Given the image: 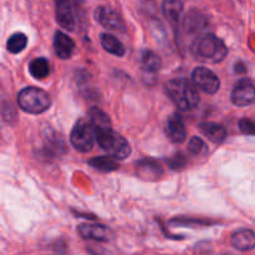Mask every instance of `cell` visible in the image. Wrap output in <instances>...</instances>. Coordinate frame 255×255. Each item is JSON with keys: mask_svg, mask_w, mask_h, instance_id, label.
Here are the masks:
<instances>
[{"mask_svg": "<svg viewBox=\"0 0 255 255\" xmlns=\"http://www.w3.org/2000/svg\"><path fill=\"white\" fill-rule=\"evenodd\" d=\"M72 1H74L76 5H81L82 2H84V0H72Z\"/></svg>", "mask_w": 255, "mask_h": 255, "instance_id": "cell-29", "label": "cell"}, {"mask_svg": "<svg viewBox=\"0 0 255 255\" xmlns=\"http://www.w3.org/2000/svg\"><path fill=\"white\" fill-rule=\"evenodd\" d=\"M89 121L91 122L92 127H94L95 133H96V132L109 131V129H112V124L109 115H106L104 111H101L100 109H96V107L90 111Z\"/></svg>", "mask_w": 255, "mask_h": 255, "instance_id": "cell-19", "label": "cell"}, {"mask_svg": "<svg viewBox=\"0 0 255 255\" xmlns=\"http://www.w3.org/2000/svg\"><path fill=\"white\" fill-rule=\"evenodd\" d=\"M137 174L146 181H156L163 176V168L154 159H142L137 163Z\"/></svg>", "mask_w": 255, "mask_h": 255, "instance_id": "cell-12", "label": "cell"}, {"mask_svg": "<svg viewBox=\"0 0 255 255\" xmlns=\"http://www.w3.org/2000/svg\"><path fill=\"white\" fill-rule=\"evenodd\" d=\"M184 30L189 34H194V32H201L204 27L207 26V19L202 12L192 10L186 15L183 21Z\"/></svg>", "mask_w": 255, "mask_h": 255, "instance_id": "cell-17", "label": "cell"}, {"mask_svg": "<svg viewBox=\"0 0 255 255\" xmlns=\"http://www.w3.org/2000/svg\"><path fill=\"white\" fill-rule=\"evenodd\" d=\"M29 71L35 79L42 80L45 77L49 76L50 74V65L49 61L44 57H37L30 61L29 64Z\"/></svg>", "mask_w": 255, "mask_h": 255, "instance_id": "cell-21", "label": "cell"}, {"mask_svg": "<svg viewBox=\"0 0 255 255\" xmlns=\"http://www.w3.org/2000/svg\"><path fill=\"white\" fill-rule=\"evenodd\" d=\"M95 138L97 139L100 147L115 159H125L131 154V147L128 142L114 129L96 132Z\"/></svg>", "mask_w": 255, "mask_h": 255, "instance_id": "cell-4", "label": "cell"}, {"mask_svg": "<svg viewBox=\"0 0 255 255\" xmlns=\"http://www.w3.org/2000/svg\"><path fill=\"white\" fill-rule=\"evenodd\" d=\"M161 59L153 51H146L142 57V80L147 86L157 84V76L161 69Z\"/></svg>", "mask_w": 255, "mask_h": 255, "instance_id": "cell-6", "label": "cell"}, {"mask_svg": "<svg viewBox=\"0 0 255 255\" xmlns=\"http://www.w3.org/2000/svg\"><path fill=\"white\" fill-rule=\"evenodd\" d=\"M89 164L100 172H114L120 168V164L111 156L94 157L92 159H90Z\"/></svg>", "mask_w": 255, "mask_h": 255, "instance_id": "cell-20", "label": "cell"}, {"mask_svg": "<svg viewBox=\"0 0 255 255\" xmlns=\"http://www.w3.org/2000/svg\"><path fill=\"white\" fill-rule=\"evenodd\" d=\"M95 17L104 27L120 32L126 31V24L122 16L111 7L99 6L95 11Z\"/></svg>", "mask_w": 255, "mask_h": 255, "instance_id": "cell-7", "label": "cell"}, {"mask_svg": "<svg viewBox=\"0 0 255 255\" xmlns=\"http://www.w3.org/2000/svg\"><path fill=\"white\" fill-rule=\"evenodd\" d=\"M17 105L27 114L39 115L51 106V99L46 91L37 87H26L17 95Z\"/></svg>", "mask_w": 255, "mask_h": 255, "instance_id": "cell-3", "label": "cell"}, {"mask_svg": "<svg viewBox=\"0 0 255 255\" xmlns=\"http://www.w3.org/2000/svg\"><path fill=\"white\" fill-rule=\"evenodd\" d=\"M232 102L236 106H249L255 102V82L243 79L232 91Z\"/></svg>", "mask_w": 255, "mask_h": 255, "instance_id": "cell-9", "label": "cell"}, {"mask_svg": "<svg viewBox=\"0 0 255 255\" xmlns=\"http://www.w3.org/2000/svg\"><path fill=\"white\" fill-rule=\"evenodd\" d=\"M71 143L79 152L91 151L95 143V131L89 120H79L71 131Z\"/></svg>", "mask_w": 255, "mask_h": 255, "instance_id": "cell-5", "label": "cell"}, {"mask_svg": "<svg viewBox=\"0 0 255 255\" xmlns=\"http://www.w3.org/2000/svg\"><path fill=\"white\" fill-rule=\"evenodd\" d=\"M247 71V67L246 65L242 64V62H238V64L236 65V72H238V74H244V72Z\"/></svg>", "mask_w": 255, "mask_h": 255, "instance_id": "cell-28", "label": "cell"}, {"mask_svg": "<svg viewBox=\"0 0 255 255\" xmlns=\"http://www.w3.org/2000/svg\"><path fill=\"white\" fill-rule=\"evenodd\" d=\"M231 243L238 251H252L255 248V233L249 229H242L232 236Z\"/></svg>", "mask_w": 255, "mask_h": 255, "instance_id": "cell-15", "label": "cell"}, {"mask_svg": "<svg viewBox=\"0 0 255 255\" xmlns=\"http://www.w3.org/2000/svg\"><path fill=\"white\" fill-rule=\"evenodd\" d=\"M77 232L81 236V238L87 241L96 242H111L115 238V232L111 228L102 224H80Z\"/></svg>", "mask_w": 255, "mask_h": 255, "instance_id": "cell-10", "label": "cell"}, {"mask_svg": "<svg viewBox=\"0 0 255 255\" xmlns=\"http://www.w3.org/2000/svg\"><path fill=\"white\" fill-rule=\"evenodd\" d=\"M27 45V37L26 35L22 34V32H15L14 35L9 37L6 42V49L7 51L11 52V54H17V52H21L22 50L26 47Z\"/></svg>", "mask_w": 255, "mask_h": 255, "instance_id": "cell-23", "label": "cell"}, {"mask_svg": "<svg viewBox=\"0 0 255 255\" xmlns=\"http://www.w3.org/2000/svg\"><path fill=\"white\" fill-rule=\"evenodd\" d=\"M192 55L201 61L221 62L228 54L226 44L213 34H202L191 46Z\"/></svg>", "mask_w": 255, "mask_h": 255, "instance_id": "cell-2", "label": "cell"}, {"mask_svg": "<svg viewBox=\"0 0 255 255\" xmlns=\"http://www.w3.org/2000/svg\"><path fill=\"white\" fill-rule=\"evenodd\" d=\"M56 1H59V0H55V2H56Z\"/></svg>", "mask_w": 255, "mask_h": 255, "instance_id": "cell-30", "label": "cell"}, {"mask_svg": "<svg viewBox=\"0 0 255 255\" xmlns=\"http://www.w3.org/2000/svg\"><path fill=\"white\" fill-rule=\"evenodd\" d=\"M167 163H168L169 168L173 169V171H181L186 167L187 159L182 153H176L171 158L167 159Z\"/></svg>", "mask_w": 255, "mask_h": 255, "instance_id": "cell-25", "label": "cell"}, {"mask_svg": "<svg viewBox=\"0 0 255 255\" xmlns=\"http://www.w3.org/2000/svg\"><path fill=\"white\" fill-rule=\"evenodd\" d=\"M188 151L189 153L193 154V156H199V154H203L207 152V146L204 143V141L199 137H192L191 141L188 142Z\"/></svg>", "mask_w": 255, "mask_h": 255, "instance_id": "cell-24", "label": "cell"}, {"mask_svg": "<svg viewBox=\"0 0 255 255\" xmlns=\"http://www.w3.org/2000/svg\"><path fill=\"white\" fill-rule=\"evenodd\" d=\"M227 255H228V254H227Z\"/></svg>", "mask_w": 255, "mask_h": 255, "instance_id": "cell-31", "label": "cell"}, {"mask_svg": "<svg viewBox=\"0 0 255 255\" xmlns=\"http://www.w3.org/2000/svg\"><path fill=\"white\" fill-rule=\"evenodd\" d=\"M54 49L57 56L62 60L70 59L75 50L74 40L61 31H56L54 37Z\"/></svg>", "mask_w": 255, "mask_h": 255, "instance_id": "cell-14", "label": "cell"}, {"mask_svg": "<svg viewBox=\"0 0 255 255\" xmlns=\"http://www.w3.org/2000/svg\"><path fill=\"white\" fill-rule=\"evenodd\" d=\"M239 128L246 134H255V122L248 119H242L239 121Z\"/></svg>", "mask_w": 255, "mask_h": 255, "instance_id": "cell-26", "label": "cell"}, {"mask_svg": "<svg viewBox=\"0 0 255 255\" xmlns=\"http://www.w3.org/2000/svg\"><path fill=\"white\" fill-rule=\"evenodd\" d=\"M101 45L107 52L116 56H124L125 55V47L121 44V41L116 39L115 36L110 34H101Z\"/></svg>", "mask_w": 255, "mask_h": 255, "instance_id": "cell-22", "label": "cell"}, {"mask_svg": "<svg viewBox=\"0 0 255 255\" xmlns=\"http://www.w3.org/2000/svg\"><path fill=\"white\" fill-rule=\"evenodd\" d=\"M56 20L64 29L72 31L75 29V19L70 0L56 1Z\"/></svg>", "mask_w": 255, "mask_h": 255, "instance_id": "cell-13", "label": "cell"}, {"mask_svg": "<svg viewBox=\"0 0 255 255\" xmlns=\"http://www.w3.org/2000/svg\"><path fill=\"white\" fill-rule=\"evenodd\" d=\"M166 92L171 101L182 111H191L199 104L196 85L187 79H172L166 84Z\"/></svg>", "mask_w": 255, "mask_h": 255, "instance_id": "cell-1", "label": "cell"}, {"mask_svg": "<svg viewBox=\"0 0 255 255\" xmlns=\"http://www.w3.org/2000/svg\"><path fill=\"white\" fill-rule=\"evenodd\" d=\"M166 134L173 143H182L187 137L186 126L179 115L173 114L166 122Z\"/></svg>", "mask_w": 255, "mask_h": 255, "instance_id": "cell-11", "label": "cell"}, {"mask_svg": "<svg viewBox=\"0 0 255 255\" xmlns=\"http://www.w3.org/2000/svg\"><path fill=\"white\" fill-rule=\"evenodd\" d=\"M164 16L172 25H178L181 15L183 12V4L181 0H164L162 4Z\"/></svg>", "mask_w": 255, "mask_h": 255, "instance_id": "cell-18", "label": "cell"}, {"mask_svg": "<svg viewBox=\"0 0 255 255\" xmlns=\"http://www.w3.org/2000/svg\"><path fill=\"white\" fill-rule=\"evenodd\" d=\"M1 114H2V117H4V120L6 122H12V121H15V119H16V112H15L14 106L10 104H5L4 106H2Z\"/></svg>", "mask_w": 255, "mask_h": 255, "instance_id": "cell-27", "label": "cell"}, {"mask_svg": "<svg viewBox=\"0 0 255 255\" xmlns=\"http://www.w3.org/2000/svg\"><path fill=\"white\" fill-rule=\"evenodd\" d=\"M199 129L202 133L211 139L214 143H222L227 137V131L222 125L214 124V122H204L199 125Z\"/></svg>", "mask_w": 255, "mask_h": 255, "instance_id": "cell-16", "label": "cell"}, {"mask_svg": "<svg viewBox=\"0 0 255 255\" xmlns=\"http://www.w3.org/2000/svg\"><path fill=\"white\" fill-rule=\"evenodd\" d=\"M193 84L198 86L202 91L209 95L216 94L221 86L218 76L206 67H197L193 71Z\"/></svg>", "mask_w": 255, "mask_h": 255, "instance_id": "cell-8", "label": "cell"}]
</instances>
